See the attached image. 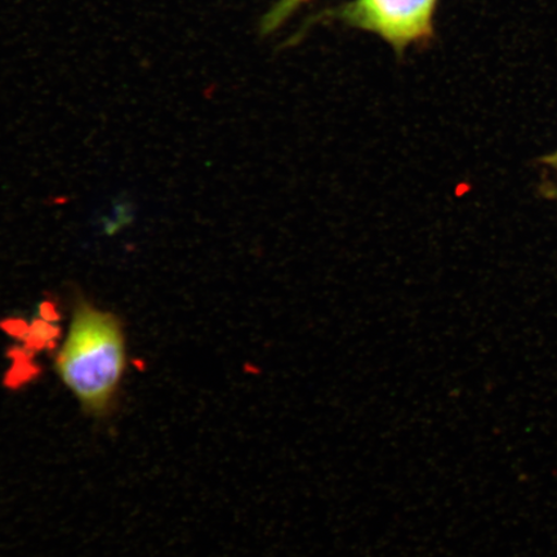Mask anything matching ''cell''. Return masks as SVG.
Returning a JSON list of instances; mask_svg holds the SVG:
<instances>
[{
  "instance_id": "5",
  "label": "cell",
  "mask_w": 557,
  "mask_h": 557,
  "mask_svg": "<svg viewBox=\"0 0 557 557\" xmlns=\"http://www.w3.org/2000/svg\"><path fill=\"white\" fill-rule=\"evenodd\" d=\"M545 189H546V191H545L546 197L554 198L557 200V187L546 186Z\"/></svg>"
},
{
  "instance_id": "2",
  "label": "cell",
  "mask_w": 557,
  "mask_h": 557,
  "mask_svg": "<svg viewBox=\"0 0 557 557\" xmlns=\"http://www.w3.org/2000/svg\"><path fill=\"white\" fill-rule=\"evenodd\" d=\"M436 5L437 0H354L330 16L377 34L401 53L410 45L433 39Z\"/></svg>"
},
{
  "instance_id": "3",
  "label": "cell",
  "mask_w": 557,
  "mask_h": 557,
  "mask_svg": "<svg viewBox=\"0 0 557 557\" xmlns=\"http://www.w3.org/2000/svg\"><path fill=\"white\" fill-rule=\"evenodd\" d=\"M309 0H278L267 16L262 18L261 30L264 34L273 33L278 26H282L289 16L294 15L298 7H301Z\"/></svg>"
},
{
  "instance_id": "1",
  "label": "cell",
  "mask_w": 557,
  "mask_h": 557,
  "mask_svg": "<svg viewBox=\"0 0 557 557\" xmlns=\"http://www.w3.org/2000/svg\"><path fill=\"white\" fill-rule=\"evenodd\" d=\"M127 348L120 319L86 302L76 306L54 368L87 413H108L122 385Z\"/></svg>"
},
{
  "instance_id": "4",
  "label": "cell",
  "mask_w": 557,
  "mask_h": 557,
  "mask_svg": "<svg viewBox=\"0 0 557 557\" xmlns=\"http://www.w3.org/2000/svg\"><path fill=\"white\" fill-rule=\"evenodd\" d=\"M540 162L545 164V165H548L549 169H553V170L557 171V150L554 151L553 154L543 157L540 160Z\"/></svg>"
}]
</instances>
